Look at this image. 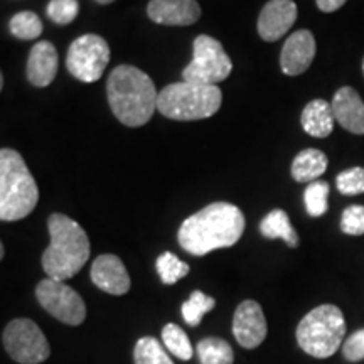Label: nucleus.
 <instances>
[{
  "label": "nucleus",
  "instance_id": "2eb2a0df",
  "mask_svg": "<svg viewBox=\"0 0 364 364\" xmlns=\"http://www.w3.org/2000/svg\"><path fill=\"white\" fill-rule=\"evenodd\" d=\"M147 14L156 24L191 26L201 17V7L196 0H150Z\"/></svg>",
  "mask_w": 364,
  "mask_h": 364
},
{
  "label": "nucleus",
  "instance_id": "7c9ffc66",
  "mask_svg": "<svg viewBox=\"0 0 364 364\" xmlns=\"http://www.w3.org/2000/svg\"><path fill=\"white\" fill-rule=\"evenodd\" d=\"M343 356L349 363H359L364 359V329L349 336L343 344Z\"/></svg>",
  "mask_w": 364,
  "mask_h": 364
},
{
  "label": "nucleus",
  "instance_id": "9b49d317",
  "mask_svg": "<svg viewBox=\"0 0 364 364\" xmlns=\"http://www.w3.org/2000/svg\"><path fill=\"white\" fill-rule=\"evenodd\" d=\"M267 318L263 309L255 300H243L233 316V334L241 348L255 349L267 338Z\"/></svg>",
  "mask_w": 364,
  "mask_h": 364
},
{
  "label": "nucleus",
  "instance_id": "39448f33",
  "mask_svg": "<svg viewBox=\"0 0 364 364\" xmlns=\"http://www.w3.org/2000/svg\"><path fill=\"white\" fill-rule=\"evenodd\" d=\"M221 103L223 93L216 85H198L182 80L159 91L157 110L171 120L193 122L213 117Z\"/></svg>",
  "mask_w": 364,
  "mask_h": 364
},
{
  "label": "nucleus",
  "instance_id": "f257e3e1",
  "mask_svg": "<svg viewBox=\"0 0 364 364\" xmlns=\"http://www.w3.org/2000/svg\"><path fill=\"white\" fill-rule=\"evenodd\" d=\"M245 215L230 203H213L182 223L177 240L182 250L194 255H204L220 248H230L243 236Z\"/></svg>",
  "mask_w": 364,
  "mask_h": 364
},
{
  "label": "nucleus",
  "instance_id": "6ab92c4d",
  "mask_svg": "<svg viewBox=\"0 0 364 364\" xmlns=\"http://www.w3.org/2000/svg\"><path fill=\"white\" fill-rule=\"evenodd\" d=\"M327 156L318 149H306L297 154V157L292 162V177L294 181L311 184L314 181H318L327 171Z\"/></svg>",
  "mask_w": 364,
  "mask_h": 364
},
{
  "label": "nucleus",
  "instance_id": "7ed1b4c3",
  "mask_svg": "<svg viewBox=\"0 0 364 364\" xmlns=\"http://www.w3.org/2000/svg\"><path fill=\"white\" fill-rule=\"evenodd\" d=\"M48 230L51 243L43 255V270L49 279H73L90 258L88 235L78 223L61 213L49 216Z\"/></svg>",
  "mask_w": 364,
  "mask_h": 364
},
{
  "label": "nucleus",
  "instance_id": "a878e982",
  "mask_svg": "<svg viewBox=\"0 0 364 364\" xmlns=\"http://www.w3.org/2000/svg\"><path fill=\"white\" fill-rule=\"evenodd\" d=\"M9 27H11L12 36H16L17 39L22 41L38 39L43 34V22H41L38 14L31 11L16 14L11 19Z\"/></svg>",
  "mask_w": 364,
  "mask_h": 364
},
{
  "label": "nucleus",
  "instance_id": "cd10ccee",
  "mask_svg": "<svg viewBox=\"0 0 364 364\" xmlns=\"http://www.w3.org/2000/svg\"><path fill=\"white\" fill-rule=\"evenodd\" d=\"M48 17L56 24L66 26L76 19L80 12L78 0H51L48 4Z\"/></svg>",
  "mask_w": 364,
  "mask_h": 364
},
{
  "label": "nucleus",
  "instance_id": "412c9836",
  "mask_svg": "<svg viewBox=\"0 0 364 364\" xmlns=\"http://www.w3.org/2000/svg\"><path fill=\"white\" fill-rule=\"evenodd\" d=\"M201 364H233L235 354L230 343L221 338H206L196 346Z\"/></svg>",
  "mask_w": 364,
  "mask_h": 364
},
{
  "label": "nucleus",
  "instance_id": "72a5a7b5",
  "mask_svg": "<svg viewBox=\"0 0 364 364\" xmlns=\"http://www.w3.org/2000/svg\"><path fill=\"white\" fill-rule=\"evenodd\" d=\"M363 73H364V59H363Z\"/></svg>",
  "mask_w": 364,
  "mask_h": 364
},
{
  "label": "nucleus",
  "instance_id": "1a4fd4ad",
  "mask_svg": "<svg viewBox=\"0 0 364 364\" xmlns=\"http://www.w3.org/2000/svg\"><path fill=\"white\" fill-rule=\"evenodd\" d=\"M110 63V46L102 36L85 34L70 46L66 58L68 71L83 83H95L102 78Z\"/></svg>",
  "mask_w": 364,
  "mask_h": 364
},
{
  "label": "nucleus",
  "instance_id": "c85d7f7f",
  "mask_svg": "<svg viewBox=\"0 0 364 364\" xmlns=\"http://www.w3.org/2000/svg\"><path fill=\"white\" fill-rule=\"evenodd\" d=\"M338 191L344 196L364 194V167H353L336 177Z\"/></svg>",
  "mask_w": 364,
  "mask_h": 364
},
{
  "label": "nucleus",
  "instance_id": "f3484780",
  "mask_svg": "<svg viewBox=\"0 0 364 364\" xmlns=\"http://www.w3.org/2000/svg\"><path fill=\"white\" fill-rule=\"evenodd\" d=\"M58 51L49 41H39L31 49L29 61H27V80L36 88H46L58 75Z\"/></svg>",
  "mask_w": 364,
  "mask_h": 364
},
{
  "label": "nucleus",
  "instance_id": "a211bd4d",
  "mask_svg": "<svg viewBox=\"0 0 364 364\" xmlns=\"http://www.w3.org/2000/svg\"><path fill=\"white\" fill-rule=\"evenodd\" d=\"M334 112H332V105L327 103L326 100H312L304 108L302 117H300V124L304 130L311 136L316 139H326L334 130Z\"/></svg>",
  "mask_w": 364,
  "mask_h": 364
},
{
  "label": "nucleus",
  "instance_id": "b1692460",
  "mask_svg": "<svg viewBox=\"0 0 364 364\" xmlns=\"http://www.w3.org/2000/svg\"><path fill=\"white\" fill-rule=\"evenodd\" d=\"M162 341L164 346L169 349V353L174 354L176 358L182 359V361H189L193 358V344L188 338L182 327L176 326V324H166L162 329Z\"/></svg>",
  "mask_w": 364,
  "mask_h": 364
},
{
  "label": "nucleus",
  "instance_id": "20e7f679",
  "mask_svg": "<svg viewBox=\"0 0 364 364\" xmlns=\"http://www.w3.org/2000/svg\"><path fill=\"white\" fill-rule=\"evenodd\" d=\"M39 189L26 161L14 149L0 150V220L19 221L34 211Z\"/></svg>",
  "mask_w": 364,
  "mask_h": 364
},
{
  "label": "nucleus",
  "instance_id": "393cba45",
  "mask_svg": "<svg viewBox=\"0 0 364 364\" xmlns=\"http://www.w3.org/2000/svg\"><path fill=\"white\" fill-rule=\"evenodd\" d=\"M329 184L326 181H314L306 188L304 193V203L309 216L321 218L327 213L329 208Z\"/></svg>",
  "mask_w": 364,
  "mask_h": 364
},
{
  "label": "nucleus",
  "instance_id": "bb28decb",
  "mask_svg": "<svg viewBox=\"0 0 364 364\" xmlns=\"http://www.w3.org/2000/svg\"><path fill=\"white\" fill-rule=\"evenodd\" d=\"M156 268H157L159 277H161L162 284H166V285L177 284V282H179L181 279H184V277L188 275L191 270L188 263L179 260V258H177L176 255L171 252L162 253L161 257L157 258Z\"/></svg>",
  "mask_w": 364,
  "mask_h": 364
},
{
  "label": "nucleus",
  "instance_id": "aec40b11",
  "mask_svg": "<svg viewBox=\"0 0 364 364\" xmlns=\"http://www.w3.org/2000/svg\"><path fill=\"white\" fill-rule=\"evenodd\" d=\"M262 235L268 240H284L287 247L297 248L299 247V235L295 228L290 223V218L284 209H273L268 215L263 218L260 223Z\"/></svg>",
  "mask_w": 364,
  "mask_h": 364
},
{
  "label": "nucleus",
  "instance_id": "473e14b6",
  "mask_svg": "<svg viewBox=\"0 0 364 364\" xmlns=\"http://www.w3.org/2000/svg\"><path fill=\"white\" fill-rule=\"evenodd\" d=\"M98 4H102V6H107V4H112V2H115V0H97Z\"/></svg>",
  "mask_w": 364,
  "mask_h": 364
},
{
  "label": "nucleus",
  "instance_id": "9d476101",
  "mask_svg": "<svg viewBox=\"0 0 364 364\" xmlns=\"http://www.w3.org/2000/svg\"><path fill=\"white\" fill-rule=\"evenodd\" d=\"M36 299L46 312L68 326H80L86 318V306L81 295L65 282L44 279L36 289Z\"/></svg>",
  "mask_w": 364,
  "mask_h": 364
},
{
  "label": "nucleus",
  "instance_id": "f03ea898",
  "mask_svg": "<svg viewBox=\"0 0 364 364\" xmlns=\"http://www.w3.org/2000/svg\"><path fill=\"white\" fill-rule=\"evenodd\" d=\"M107 97L118 120L127 127H142L157 108L159 93L147 73L130 65L117 66L107 81Z\"/></svg>",
  "mask_w": 364,
  "mask_h": 364
},
{
  "label": "nucleus",
  "instance_id": "6e6552de",
  "mask_svg": "<svg viewBox=\"0 0 364 364\" xmlns=\"http://www.w3.org/2000/svg\"><path fill=\"white\" fill-rule=\"evenodd\" d=\"M2 343L9 356L21 364H41L51 356L48 339L31 318H14L2 332Z\"/></svg>",
  "mask_w": 364,
  "mask_h": 364
},
{
  "label": "nucleus",
  "instance_id": "0eeeda50",
  "mask_svg": "<svg viewBox=\"0 0 364 364\" xmlns=\"http://www.w3.org/2000/svg\"><path fill=\"white\" fill-rule=\"evenodd\" d=\"M233 70V63L220 41L201 34L194 41L193 61L182 71V80L198 85H218Z\"/></svg>",
  "mask_w": 364,
  "mask_h": 364
},
{
  "label": "nucleus",
  "instance_id": "4be33fe9",
  "mask_svg": "<svg viewBox=\"0 0 364 364\" xmlns=\"http://www.w3.org/2000/svg\"><path fill=\"white\" fill-rule=\"evenodd\" d=\"M216 306V300L213 297H209L201 290H196V292L191 294V297L188 302L182 304L181 312L182 317H184L186 324L191 327H198L201 324L203 317L206 316L208 312H211Z\"/></svg>",
  "mask_w": 364,
  "mask_h": 364
},
{
  "label": "nucleus",
  "instance_id": "f8f14e48",
  "mask_svg": "<svg viewBox=\"0 0 364 364\" xmlns=\"http://www.w3.org/2000/svg\"><path fill=\"white\" fill-rule=\"evenodd\" d=\"M297 21L294 0H268L258 17V34L267 43H275L292 29Z\"/></svg>",
  "mask_w": 364,
  "mask_h": 364
},
{
  "label": "nucleus",
  "instance_id": "dca6fc26",
  "mask_svg": "<svg viewBox=\"0 0 364 364\" xmlns=\"http://www.w3.org/2000/svg\"><path fill=\"white\" fill-rule=\"evenodd\" d=\"M332 112L336 122L344 130L356 135H364V102L351 86H343L332 98Z\"/></svg>",
  "mask_w": 364,
  "mask_h": 364
},
{
  "label": "nucleus",
  "instance_id": "4468645a",
  "mask_svg": "<svg viewBox=\"0 0 364 364\" xmlns=\"http://www.w3.org/2000/svg\"><path fill=\"white\" fill-rule=\"evenodd\" d=\"M91 282L103 292L110 295H125L130 290L132 282L129 272L120 257L112 253L100 255L91 265Z\"/></svg>",
  "mask_w": 364,
  "mask_h": 364
},
{
  "label": "nucleus",
  "instance_id": "ddd939ff",
  "mask_svg": "<svg viewBox=\"0 0 364 364\" xmlns=\"http://www.w3.org/2000/svg\"><path fill=\"white\" fill-rule=\"evenodd\" d=\"M316 58V38L311 31L300 29L285 41L280 54V68L287 76H297L311 68Z\"/></svg>",
  "mask_w": 364,
  "mask_h": 364
},
{
  "label": "nucleus",
  "instance_id": "2f4dec72",
  "mask_svg": "<svg viewBox=\"0 0 364 364\" xmlns=\"http://www.w3.org/2000/svg\"><path fill=\"white\" fill-rule=\"evenodd\" d=\"M346 2H348V0H316L317 7L321 9L322 12H336V11H339V9L343 7Z\"/></svg>",
  "mask_w": 364,
  "mask_h": 364
},
{
  "label": "nucleus",
  "instance_id": "c756f323",
  "mask_svg": "<svg viewBox=\"0 0 364 364\" xmlns=\"http://www.w3.org/2000/svg\"><path fill=\"white\" fill-rule=\"evenodd\" d=\"M341 231L349 236L364 235V206L353 204L344 209L341 216Z\"/></svg>",
  "mask_w": 364,
  "mask_h": 364
},
{
  "label": "nucleus",
  "instance_id": "423d86ee",
  "mask_svg": "<svg viewBox=\"0 0 364 364\" xmlns=\"http://www.w3.org/2000/svg\"><path fill=\"white\" fill-rule=\"evenodd\" d=\"M297 343L304 353L317 359L334 356L344 343L346 321L338 306L324 304L312 309L297 326Z\"/></svg>",
  "mask_w": 364,
  "mask_h": 364
},
{
  "label": "nucleus",
  "instance_id": "5701e85b",
  "mask_svg": "<svg viewBox=\"0 0 364 364\" xmlns=\"http://www.w3.org/2000/svg\"><path fill=\"white\" fill-rule=\"evenodd\" d=\"M135 364H174L162 344L156 338L147 336L136 341L134 348Z\"/></svg>",
  "mask_w": 364,
  "mask_h": 364
}]
</instances>
